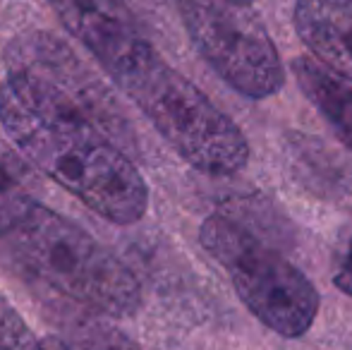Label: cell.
Wrapping results in <instances>:
<instances>
[{
    "label": "cell",
    "instance_id": "cell-11",
    "mask_svg": "<svg viewBox=\"0 0 352 350\" xmlns=\"http://www.w3.org/2000/svg\"><path fill=\"white\" fill-rule=\"evenodd\" d=\"M53 350H142L120 329L108 324H82L70 331H63L53 343Z\"/></svg>",
    "mask_w": 352,
    "mask_h": 350
},
{
    "label": "cell",
    "instance_id": "cell-13",
    "mask_svg": "<svg viewBox=\"0 0 352 350\" xmlns=\"http://www.w3.org/2000/svg\"><path fill=\"white\" fill-rule=\"evenodd\" d=\"M336 285H338L343 293L352 295V243L345 252V259L340 262L338 271H336Z\"/></svg>",
    "mask_w": 352,
    "mask_h": 350
},
{
    "label": "cell",
    "instance_id": "cell-9",
    "mask_svg": "<svg viewBox=\"0 0 352 350\" xmlns=\"http://www.w3.org/2000/svg\"><path fill=\"white\" fill-rule=\"evenodd\" d=\"M287 156L300 182L309 190L336 195L352 190V166L345 164L343 156L321 144V140L305 135H292L287 142Z\"/></svg>",
    "mask_w": 352,
    "mask_h": 350
},
{
    "label": "cell",
    "instance_id": "cell-14",
    "mask_svg": "<svg viewBox=\"0 0 352 350\" xmlns=\"http://www.w3.org/2000/svg\"><path fill=\"white\" fill-rule=\"evenodd\" d=\"M237 3H250V5H252V3H254V0H237Z\"/></svg>",
    "mask_w": 352,
    "mask_h": 350
},
{
    "label": "cell",
    "instance_id": "cell-3",
    "mask_svg": "<svg viewBox=\"0 0 352 350\" xmlns=\"http://www.w3.org/2000/svg\"><path fill=\"white\" fill-rule=\"evenodd\" d=\"M5 243L27 274L91 312L127 317L140 309L135 274L94 235L41 201Z\"/></svg>",
    "mask_w": 352,
    "mask_h": 350
},
{
    "label": "cell",
    "instance_id": "cell-10",
    "mask_svg": "<svg viewBox=\"0 0 352 350\" xmlns=\"http://www.w3.org/2000/svg\"><path fill=\"white\" fill-rule=\"evenodd\" d=\"M38 204L34 177L14 156L0 151V240H5Z\"/></svg>",
    "mask_w": 352,
    "mask_h": 350
},
{
    "label": "cell",
    "instance_id": "cell-8",
    "mask_svg": "<svg viewBox=\"0 0 352 350\" xmlns=\"http://www.w3.org/2000/svg\"><path fill=\"white\" fill-rule=\"evenodd\" d=\"M292 72L302 94L314 103L340 142L352 151V89L340 82L329 67L309 58H297L292 63Z\"/></svg>",
    "mask_w": 352,
    "mask_h": 350
},
{
    "label": "cell",
    "instance_id": "cell-4",
    "mask_svg": "<svg viewBox=\"0 0 352 350\" xmlns=\"http://www.w3.org/2000/svg\"><path fill=\"white\" fill-rule=\"evenodd\" d=\"M201 245L230 274L250 312L269 329L285 338H297L314 324L319 293L311 281L242 221L223 211L211 214L201 223Z\"/></svg>",
    "mask_w": 352,
    "mask_h": 350
},
{
    "label": "cell",
    "instance_id": "cell-5",
    "mask_svg": "<svg viewBox=\"0 0 352 350\" xmlns=\"http://www.w3.org/2000/svg\"><path fill=\"white\" fill-rule=\"evenodd\" d=\"M197 51L232 89L266 98L285 82L280 56L259 14L237 0H177Z\"/></svg>",
    "mask_w": 352,
    "mask_h": 350
},
{
    "label": "cell",
    "instance_id": "cell-2",
    "mask_svg": "<svg viewBox=\"0 0 352 350\" xmlns=\"http://www.w3.org/2000/svg\"><path fill=\"white\" fill-rule=\"evenodd\" d=\"M108 75L151 120L158 135L206 175L237 173L250 159L242 130L146 41Z\"/></svg>",
    "mask_w": 352,
    "mask_h": 350
},
{
    "label": "cell",
    "instance_id": "cell-12",
    "mask_svg": "<svg viewBox=\"0 0 352 350\" xmlns=\"http://www.w3.org/2000/svg\"><path fill=\"white\" fill-rule=\"evenodd\" d=\"M0 350H46L5 298H0Z\"/></svg>",
    "mask_w": 352,
    "mask_h": 350
},
{
    "label": "cell",
    "instance_id": "cell-6",
    "mask_svg": "<svg viewBox=\"0 0 352 350\" xmlns=\"http://www.w3.org/2000/svg\"><path fill=\"white\" fill-rule=\"evenodd\" d=\"M60 22L111 72L144 41L125 0H51Z\"/></svg>",
    "mask_w": 352,
    "mask_h": 350
},
{
    "label": "cell",
    "instance_id": "cell-7",
    "mask_svg": "<svg viewBox=\"0 0 352 350\" xmlns=\"http://www.w3.org/2000/svg\"><path fill=\"white\" fill-rule=\"evenodd\" d=\"M295 27L324 67L352 82V0H297Z\"/></svg>",
    "mask_w": 352,
    "mask_h": 350
},
{
    "label": "cell",
    "instance_id": "cell-1",
    "mask_svg": "<svg viewBox=\"0 0 352 350\" xmlns=\"http://www.w3.org/2000/svg\"><path fill=\"white\" fill-rule=\"evenodd\" d=\"M101 87L82 63L48 36L17 51L0 85V125L22 156L113 223H137L148 187L137 166L103 135Z\"/></svg>",
    "mask_w": 352,
    "mask_h": 350
}]
</instances>
